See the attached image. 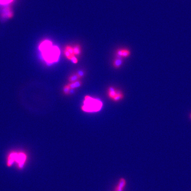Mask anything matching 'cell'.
<instances>
[{
	"label": "cell",
	"mask_w": 191,
	"mask_h": 191,
	"mask_svg": "<svg viewBox=\"0 0 191 191\" xmlns=\"http://www.w3.org/2000/svg\"><path fill=\"white\" fill-rule=\"evenodd\" d=\"M38 48L43 60L47 64H52L59 61L60 50L57 46L54 45L50 40L43 41L39 44Z\"/></svg>",
	"instance_id": "obj_1"
},
{
	"label": "cell",
	"mask_w": 191,
	"mask_h": 191,
	"mask_svg": "<svg viewBox=\"0 0 191 191\" xmlns=\"http://www.w3.org/2000/svg\"><path fill=\"white\" fill-rule=\"evenodd\" d=\"M28 160V156L25 151L12 150L7 155L6 163L7 166L11 167L15 164L19 169L25 167Z\"/></svg>",
	"instance_id": "obj_2"
},
{
	"label": "cell",
	"mask_w": 191,
	"mask_h": 191,
	"mask_svg": "<svg viewBox=\"0 0 191 191\" xmlns=\"http://www.w3.org/2000/svg\"><path fill=\"white\" fill-rule=\"evenodd\" d=\"M103 105V102L100 99L87 95L84 98L81 109L85 113H97L101 110Z\"/></svg>",
	"instance_id": "obj_3"
},
{
	"label": "cell",
	"mask_w": 191,
	"mask_h": 191,
	"mask_svg": "<svg viewBox=\"0 0 191 191\" xmlns=\"http://www.w3.org/2000/svg\"><path fill=\"white\" fill-rule=\"evenodd\" d=\"M81 53V46L79 44L74 46L68 45L65 47L64 51V54L66 59L74 64L78 63V60L77 56H79Z\"/></svg>",
	"instance_id": "obj_4"
},
{
	"label": "cell",
	"mask_w": 191,
	"mask_h": 191,
	"mask_svg": "<svg viewBox=\"0 0 191 191\" xmlns=\"http://www.w3.org/2000/svg\"><path fill=\"white\" fill-rule=\"evenodd\" d=\"M107 94L108 97L114 102H118L124 98V94L122 92L113 87L108 88L107 90Z\"/></svg>",
	"instance_id": "obj_5"
},
{
	"label": "cell",
	"mask_w": 191,
	"mask_h": 191,
	"mask_svg": "<svg viewBox=\"0 0 191 191\" xmlns=\"http://www.w3.org/2000/svg\"><path fill=\"white\" fill-rule=\"evenodd\" d=\"M116 54L118 57L127 58L131 55V52L127 48H121L117 50Z\"/></svg>",
	"instance_id": "obj_6"
},
{
	"label": "cell",
	"mask_w": 191,
	"mask_h": 191,
	"mask_svg": "<svg viewBox=\"0 0 191 191\" xmlns=\"http://www.w3.org/2000/svg\"><path fill=\"white\" fill-rule=\"evenodd\" d=\"M68 85L71 89H75L81 86L82 85V82L80 80L78 81L75 82H70Z\"/></svg>",
	"instance_id": "obj_7"
},
{
	"label": "cell",
	"mask_w": 191,
	"mask_h": 191,
	"mask_svg": "<svg viewBox=\"0 0 191 191\" xmlns=\"http://www.w3.org/2000/svg\"><path fill=\"white\" fill-rule=\"evenodd\" d=\"M81 78L79 76L77 72L75 73L74 74H71L68 78V81L70 82H75V81H79L81 79Z\"/></svg>",
	"instance_id": "obj_8"
},
{
	"label": "cell",
	"mask_w": 191,
	"mask_h": 191,
	"mask_svg": "<svg viewBox=\"0 0 191 191\" xmlns=\"http://www.w3.org/2000/svg\"><path fill=\"white\" fill-rule=\"evenodd\" d=\"M122 64V60L119 58H116L113 62V65L116 69L120 68Z\"/></svg>",
	"instance_id": "obj_9"
},
{
	"label": "cell",
	"mask_w": 191,
	"mask_h": 191,
	"mask_svg": "<svg viewBox=\"0 0 191 191\" xmlns=\"http://www.w3.org/2000/svg\"><path fill=\"white\" fill-rule=\"evenodd\" d=\"M71 89L70 88V86H69L68 84L67 85H65L63 89V92L64 94L65 95H70V92Z\"/></svg>",
	"instance_id": "obj_10"
},
{
	"label": "cell",
	"mask_w": 191,
	"mask_h": 191,
	"mask_svg": "<svg viewBox=\"0 0 191 191\" xmlns=\"http://www.w3.org/2000/svg\"><path fill=\"white\" fill-rule=\"evenodd\" d=\"M125 184H126V182H125V180L123 179H121L120 180L119 184H118L117 189H123V188L125 186Z\"/></svg>",
	"instance_id": "obj_11"
},
{
	"label": "cell",
	"mask_w": 191,
	"mask_h": 191,
	"mask_svg": "<svg viewBox=\"0 0 191 191\" xmlns=\"http://www.w3.org/2000/svg\"><path fill=\"white\" fill-rule=\"evenodd\" d=\"M13 0H0V4H6L12 2Z\"/></svg>",
	"instance_id": "obj_12"
},
{
	"label": "cell",
	"mask_w": 191,
	"mask_h": 191,
	"mask_svg": "<svg viewBox=\"0 0 191 191\" xmlns=\"http://www.w3.org/2000/svg\"><path fill=\"white\" fill-rule=\"evenodd\" d=\"M79 76L81 78H82L83 77H84V75H85V73H84V72L82 70H79L77 72Z\"/></svg>",
	"instance_id": "obj_13"
},
{
	"label": "cell",
	"mask_w": 191,
	"mask_h": 191,
	"mask_svg": "<svg viewBox=\"0 0 191 191\" xmlns=\"http://www.w3.org/2000/svg\"><path fill=\"white\" fill-rule=\"evenodd\" d=\"M116 191H123V189H117Z\"/></svg>",
	"instance_id": "obj_14"
},
{
	"label": "cell",
	"mask_w": 191,
	"mask_h": 191,
	"mask_svg": "<svg viewBox=\"0 0 191 191\" xmlns=\"http://www.w3.org/2000/svg\"><path fill=\"white\" fill-rule=\"evenodd\" d=\"M190 118L191 120V113H190Z\"/></svg>",
	"instance_id": "obj_15"
}]
</instances>
